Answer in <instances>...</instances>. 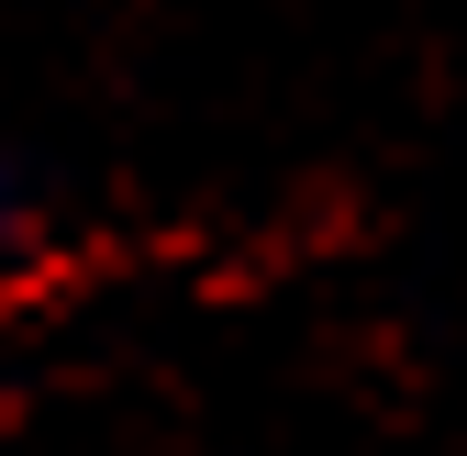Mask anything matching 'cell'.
<instances>
[{
  "label": "cell",
  "instance_id": "obj_1",
  "mask_svg": "<svg viewBox=\"0 0 467 456\" xmlns=\"http://www.w3.org/2000/svg\"><path fill=\"white\" fill-rule=\"evenodd\" d=\"M34 223H45V212H34V179L0 156V256H23V245H34Z\"/></svg>",
  "mask_w": 467,
  "mask_h": 456
}]
</instances>
